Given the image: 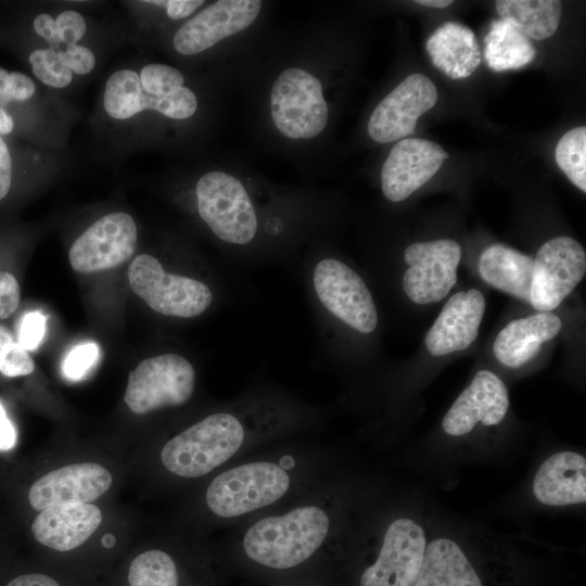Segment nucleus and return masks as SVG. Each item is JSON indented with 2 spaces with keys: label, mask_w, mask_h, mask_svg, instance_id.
Returning a JSON list of instances; mask_svg holds the SVG:
<instances>
[{
  "label": "nucleus",
  "mask_w": 586,
  "mask_h": 586,
  "mask_svg": "<svg viewBox=\"0 0 586 586\" xmlns=\"http://www.w3.org/2000/svg\"><path fill=\"white\" fill-rule=\"evenodd\" d=\"M329 525V518L322 509L298 507L284 515L256 522L246 531L243 548L259 564L290 569L306 561L321 546Z\"/></svg>",
  "instance_id": "nucleus-1"
},
{
  "label": "nucleus",
  "mask_w": 586,
  "mask_h": 586,
  "mask_svg": "<svg viewBox=\"0 0 586 586\" xmlns=\"http://www.w3.org/2000/svg\"><path fill=\"white\" fill-rule=\"evenodd\" d=\"M243 438L244 430L237 417L214 413L169 440L161 451V460L178 476H202L231 458Z\"/></svg>",
  "instance_id": "nucleus-2"
},
{
  "label": "nucleus",
  "mask_w": 586,
  "mask_h": 586,
  "mask_svg": "<svg viewBox=\"0 0 586 586\" xmlns=\"http://www.w3.org/2000/svg\"><path fill=\"white\" fill-rule=\"evenodd\" d=\"M290 477L279 464L255 461L216 476L206 491V504L218 517L233 518L279 500Z\"/></svg>",
  "instance_id": "nucleus-3"
},
{
  "label": "nucleus",
  "mask_w": 586,
  "mask_h": 586,
  "mask_svg": "<svg viewBox=\"0 0 586 586\" xmlns=\"http://www.w3.org/2000/svg\"><path fill=\"white\" fill-rule=\"evenodd\" d=\"M201 218L220 240L238 245L250 243L257 231V216L242 182L227 173L203 175L195 187Z\"/></svg>",
  "instance_id": "nucleus-4"
},
{
  "label": "nucleus",
  "mask_w": 586,
  "mask_h": 586,
  "mask_svg": "<svg viewBox=\"0 0 586 586\" xmlns=\"http://www.w3.org/2000/svg\"><path fill=\"white\" fill-rule=\"evenodd\" d=\"M128 280L135 294L165 316L192 318L213 302V293L204 282L165 271L149 254L135 257L128 268Z\"/></svg>",
  "instance_id": "nucleus-5"
},
{
  "label": "nucleus",
  "mask_w": 586,
  "mask_h": 586,
  "mask_svg": "<svg viewBox=\"0 0 586 586\" xmlns=\"http://www.w3.org/2000/svg\"><path fill=\"white\" fill-rule=\"evenodd\" d=\"M270 111L273 124L285 137L318 136L328 120V104L320 80L305 69L286 68L272 85Z\"/></svg>",
  "instance_id": "nucleus-6"
},
{
  "label": "nucleus",
  "mask_w": 586,
  "mask_h": 586,
  "mask_svg": "<svg viewBox=\"0 0 586 586\" xmlns=\"http://www.w3.org/2000/svg\"><path fill=\"white\" fill-rule=\"evenodd\" d=\"M195 386L189 360L166 353L142 360L129 372L124 400L137 415L187 403Z\"/></svg>",
  "instance_id": "nucleus-7"
},
{
  "label": "nucleus",
  "mask_w": 586,
  "mask_h": 586,
  "mask_svg": "<svg viewBox=\"0 0 586 586\" xmlns=\"http://www.w3.org/2000/svg\"><path fill=\"white\" fill-rule=\"evenodd\" d=\"M313 283L320 303L334 317L360 333H371L378 326L372 295L361 277L335 258L319 260Z\"/></svg>",
  "instance_id": "nucleus-8"
},
{
  "label": "nucleus",
  "mask_w": 586,
  "mask_h": 586,
  "mask_svg": "<svg viewBox=\"0 0 586 586\" xmlns=\"http://www.w3.org/2000/svg\"><path fill=\"white\" fill-rule=\"evenodd\" d=\"M533 260L530 304L538 311L557 308L586 271L585 250L570 237L547 241Z\"/></svg>",
  "instance_id": "nucleus-9"
},
{
  "label": "nucleus",
  "mask_w": 586,
  "mask_h": 586,
  "mask_svg": "<svg viewBox=\"0 0 586 586\" xmlns=\"http://www.w3.org/2000/svg\"><path fill=\"white\" fill-rule=\"evenodd\" d=\"M460 258V245L449 239L407 246L404 259L409 267L403 277L406 295L417 304L443 300L457 281Z\"/></svg>",
  "instance_id": "nucleus-10"
},
{
  "label": "nucleus",
  "mask_w": 586,
  "mask_h": 586,
  "mask_svg": "<svg viewBox=\"0 0 586 586\" xmlns=\"http://www.w3.org/2000/svg\"><path fill=\"white\" fill-rule=\"evenodd\" d=\"M137 226L123 212L104 215L86 229L69 250V263L78 272L112 269L135 253Z\"/></svg>",
  "instance_id": "nucleus-11"
},
{
  "label": "nucleus",
  "mask_w": 586,
  "mask_h": 586,
  "mask_svg": "<svg viewBox=\"0 0 586 586\" xmlns=\"http://www.w3.org/2000/svg\"><path fill=\"white\" fill-rule=\"evenodd\" d=\"M436 101L437 90L433 81L423 74H411L373 110L368 133L379 143L405 139L415 131L419 117Z\"/></svg>",
  "instance_id": "nucleus-12"
},
{
  "label": "nucleus",
  "mask_w": 586,
  "mask_h": 586,
  "mask_svg": "<svg viewBox=\"0 0 586 586\" xmlns=\"http://www.w3.org/2000/svg\"><path fill=\"white\" fill-rule=\"evenodd\" d=\"M426 547L423 528L406 518L387 527L377 561L367 568L360 586H412Z\"/></svg>",
  "instance_id": "nucleus-13"
},
{
  "label": "nucleus",
  "mask_w": 586,
  "mask_h": 586,
  "mask_svg": "<svg viewBox=\"0 0 586 586\" xmlns=\"http://www.w3.org/2000/svg\"><path fill=\"white\" fill-rule=\"evenodd\" d=\"M448 157L437 143L405 138L390 151L381 169V188L385 198L400 202L428 182Z\"/></svg>",
  "instance_id": "nucleus-14"
},
{
  "label": "nucleus",
  "mask_w": 586,
  "mask_h": 586,
  "mask_svg": "<svg viewBox=\"0 0 586 586\" xmlns=\"http://www.w3.org/2000/svg\"><path fill=\"white\" fill-rule=\"evenodd\" d=\"M258 0H219L186 22L175 34V50L183 55L198 54L218 41L247 28L258 16Z\"/></svg>",
  "instance_id": "nucleus-15"
},
{
  "label": "nucleus",
  "mask_w": 586,
  "mask_h": 586,
  "mask_svg": "<svg viewBox=\"0 0 586 586\" xmlns=\"http://www.w3.org/2000/svg\"><path fill=\"white\" fill-rule=\"evenodd\" d=\"M103 103L106 113L115 119H128L143 110L156 111L174 119H186L198 107L194 92L187 87L167 95L146 94L139 74L131 69H120L109 77Z\"/></svg>",
  "instance_id": "nucleus-16"
},
{
  "label": "nucleus",
  "mask_w": 586,
  "mask_h": 586,
  "mask_svg": "<svg viewBox=\"0 0 586 586\" xmlns=\"http://www.w3.org/2000/svg\"><path fill=\"white\" fill-rule=\"evenodd\" d=\"M112 481L103 466L73 463L38 479L29 488L28 501L37 511L63 504L90 502L102 496Z\"/></svg>",
  "instance_id": "nucleus-17"
},
{
  "label": "nucleus",
  "mask_w": 586,
  "mask_h": 586,
  "mask_svg": "<svg viewBox=\"0 0 586 586\" xmlns=\"http://www.w3.org/2000/svg\"><path fill=\"white\" fill-rule=\"evenodd\" d=\"M509 407L508 391L492 371H479L470 385L457 397L442 425L451 436H461L479 423L495 425L502 421Z\"/></svg>",
  "instance_id": "nucleus-18"
},
{
  "label": "nucleus",
  "mask_w": 586,
  "mask_h": 586,
  "mask_svg": "<svg viewBox=\"0 0 586 586\" xmlns=\"http://www.w3.org/2000/svg\"><path fill=\"white\" fill-rule=\"evenodd\" d=\"M485 311L483 294L471 289L453 295L425 335L433 356H444L469 347L477 337Z\"/></svg>",
  "instance_id": "nucleus-19"
},
{
  "label": "nucleus",
  "mask_w": 586,
  "mask_h": 586,
  "mask_svg": "<svg viewBox=\"0 0 586 586\" xmlns=\"http://www.w3.org/2000/svg\"><path fill=\"white\" fill-rule=\"evenodd\" d=\"M101 510L92 504H63L39 512L31 523L37 542L58 551L82 545L100 526Z\"/></svg>",
  "instance_id": "nucleus-20"
},
{
  "label": "nucleus",
  "mask_w": 586,
  "mask_h": 586,
  "mask_svg": "<svg viewBox=\"0 0 586 586\" xmlns=\"http://www.w3.org/2000/svg\"><path fill=\"white\" fill-rule=\"evenodd\" d=\"M533 493L538 501L548 506L585 502V457L564 450L547 458L535 474Z\"/></svg>",
  "instance_id": "nucleus-21"
},
{
  "label": "nucleus",
  "mask_w": 586,
  "mask_h": 586,
  "mask_svg": "<svg viewBox=\"0 0 586 586\" xmlns=\"http://www.w3.org/2000/svg\"><path fill=\"white\" fill-rule=\"evenodd\" d=\"M561 328V319L550 311L514 319L496 336L494 355L502 365L518 368L534 358L542 345L558 335Z\"/></svg>",
  "instance_id": "nucleus-22"
},
{
  "label": "nucleus",
  "mask_w": 586,
  "mask_h": 586,
  "mask_svg": "<svg viewBox=\"0 0 586 586\" xmlns=\"http://www.w3.org/2000/svg\"><path fill=\"white\" fill-rule=\"evenodd\" d=\"M425 49L434 66L453 79L469 77L481 64L474 33L460 23L447 22L438 27Z\"/></svg>",
  "instance_id": "nucleus-23"
},
{
  "label": "nucleus",
  "mask_w": 586,
  "mask_h": 586,
  "mask_svg": "<svg viewBox=\"0 0 586 586\" xmlns=\"http://www.w3.org/2000/svg\"><path fill=\"white\" fill-rule=\"evenodd\" d=\"M533 262L531 256L497 243L482 252L479 272L495 289L530 303Z\"/></svg>",
  "instance_id": "nucleus-24"
},
{
  "label": "nucleus",
  "mask_w": 586,
  "mask_h": 586,
  "mask_svg": "<svg viewBox=\"0 0 586 586\" xmlns=\"http://www.w3.org/2000/svg\"><path fill=\"white\" fill-rule=\"evenodd\" d=\"M412 586H482V583L458 544L440 537L426 545Z\"/></svg>",
  "instance_id": "nucleus-25"
},
{
  "label": "nucleus",
  "mask_w": 586,
  "mask_h": 586,
  "mask_svg": "<svg viewBox=\"0 0 586 586\" xmlns=\"http://www.w3.org/2000/svg\"><path fill=\"white\" fill-rule=\"evenodd\" d=\"M496 11L527 38L544 40L559 27L562 2L558 0H498Z\"/></svg>",
  "instance_id": "nucleus-26"
},
{
  "label": "nucleus",
  "mask_w": 586,
  "mask_h": 586,
  "mask_svg": "<svg viewBox=\"0 0 586 586\" xmlns=\"http://www.w3.org/2000/svg\"><path fill=\"white\" fill-rule=\"evenodd\" d=\"M484 42L485 61L495 72L521 68L530 64L537 54L530 38L501 18L493 21Z\"/></svg>",
  "instance_id": "nucleus-27"
},
{
  "label": "nucleus",
  "mask_w": 586,
  "mask_h": 586,
  "mask_svg": "<svg viewBox=\"0 0 586 586\" xmlns=\"http://www.w3.org/2000/svg\"><path fill=\"white\" fill-rule=\"evenodd\" d=\"M127 579L129 586H179L174 560L157 549L137 556L129 565Z\"/></svg>",
  "instance_id": "nucleus-28"
},
{
  "label": "nucleus",
  "mask_w": 586,
  "mask_h": 586,
  "mask_svg": "<svg viewBox=\"0 0 586 586\" xmlns=\"http://www.w3.org/2000/svg\"><path fill=\"white\" fill-rule=\"evenodd\" d=\"M555 158L570 181L586 192V127L565 132L557 143Z\"/></svg>",
  "instance_id": "nucleus-29"
},
{
  "label": "nucleus",
  "mask_w": 586,
  "mask_h": 586,
  "mask_svg": "<svg viewBox=\"0 0 586 586\" xmlns=\"http://www.w3.org/2000/svg\"><path fill=\"white\" fill-rule=\"evenodd\" d=\"M29 63L34 75L50 87L64 88L72 81L73 73L51 48L33 51Z\"/></svg>",
  "instance_id": "nucleus-30"
},
{
  "label": "nucleus",
  "mask_w": 586,
  "mask_h": 586,
  "mask_svg": "<svg viewBox=\"0 0 586 586\" xmlns=\"http://www.w3.org/2000/svg\"><path fill=\"white\" fill-rule=\"evenodd\" d=\"M143 91L151 95H167L183 87L184 78L175 67L165 64H148L139 74Z\"/></svg>",
  "instance_id": "nucleus-31"
},
{
  "label": "nucleus",
  "mask_w": 586,
  "mask_h": 586,
  "mask_svg": "<svg viewBox=\"0 0 586 586\" xmlns=\"http://www.w3.org/2000/svg\"><path fill=\"white\" fill-rule=\"evenodd\" d=\"M99 357L100 348L95 343H79L65 356L62 362V372L66 379L78 381L90 372Z\"/></svg>",
  "instance_id": "nucleus-32"
},
{
  "label": "nucleus",
  "mask_w": 586,
  "mask_h": 586,
  "mask_svg": "<svg viewBox=\"0 0 586 586\" xmlns=\"http://www.w3.org/2000/svg\"><path fill=\"white\" fill-rule=\"evenodd\" d=\"M46 316L38 310L26 313L18 327L17 343L26 351L39 346L46 334Z\"/></svg>",
  "instance_id": "nucleus-33"
},
{
  "label": "nucleus",
  "mask_w": 586,
  "mask_h": 586,
  "mask_svg": "<svg viewBox=\"0 0 586 586\" xmlns=\"http://www.w3.org/2000/svg\"><path fill=\"white\" fill-rule=\"evenodd\" d=\"M56 34L62 43H77L86 33V22L82 15L73 10L60 13L55 20Z\"/></svg>",
  "instance_id": "nucleus-34"
},
{
  "label": "nucleus",
  "mask_w": 586,
  "mask_h": 586,
  "mask_svg": "<svg viewBox=\"0 0 586 586\" xmlns=\"http://www.w3.org/2000/svg\"><path fill=\"white\" fill-rule=\"evenodd\" d=\"M58 53L62 62L72 73L86 75L94 67V54L85 46L78 43L67 44L64 50H61Z\"/></svg>",
  "instance_id": "nucleus-35"
},
{
  "label": "nucleus",
  "mask_w": 586,
  "mask_h": 586,
  "mask_svg": "<svg viewBox=\"0 0 586 586\" xmlns=\"http://www.w3.org/2000/svg\"><path fill=\"white\" fill-rule=\"evenodd\" d=\"M20 285L16 278L7 271H0V319L10 317L20 304Z\"/></svg>",
  "instance_id": "nucleus-36"
},
{
  "label": "nucleus",
  "mask_w": 586,
  "mask_h": 586,
  "mask_svg": "<svg viewBox=\"0 0 586 586\" xmlns=\"http://www.w3.org/2000/svg\"><path fill=\"white\" fill-rule=\"evenodd\" d=\"M35 93L34 81L25 74L12 72L9 76V95L11 101H26Z\"/></svg>",
  "instance_id": "nucleus-37"
},
{
  "label": "nucleus",
  "mask_w": 586,
  "mask_h": 586,
  "mask_svg": "<svg viewBox=\"0 0 586 586\" xmlns=\"http://www.w3.org/2000/svg\"><path fill=\"white\" fill-rule=\"evenodd\" d=\"M33 26L35 31L50 44L51 49L56 52L61 51L62 42L56 34L55 20L51 15L48 13L37 15Z\"/></svg>",
  "instance_id": "nucleus-38"
},
{
  "label": "nucleus",
  "mask_w": 586,
  "mask_h": 586,
  "mask_svg": "<svg viewBox=\"0 0 586 586\" xmlns=\"http://www.w3.org/2000/svg\"><path fill=\"white\" fill-rule=\"evenodd\" d=\"M146 2L164 7L166 9L167 15L173 20H180L189 16L204 3L203 0H162Z\"/></svg>",
  "instance_id": "nucleus-39"
},
{
  "label": "nucleus",
  "mask_w": 586,
  "mask_h": 586,
  "mask_svg": "<svg viewBox=\"0 0 586 586\" xmlns=\"http://www.w3.org/2000/svg\"><path fill=\"white\" fill-rule=\"evenodd\" d=\"M12 180V162L9 149L0 137V200L9 192Z\"/></svg>",
  "instance_id": "nucleus-40"
},
{
  "label": "nucleus",
  "mask_w": 586,
  "mask_h": 586,
  "mask_svg": "<svg viewBox=\"0 0 586 586\" xmlns=\"http://www.w3.org/2000/svg\"><path fill=\"white\" fill-rule=\"evenodd\" d=\"M16 431L0 403V450L8 451L16 444Z\"/></svg>",
  "instance_id": "nucleus-41"
},
{
  "label": "nucleus",
  "mask_w": 586,
  "mask_h": 586,
  "mask_svg": "<svg viewBox=\"0 0 586 586\" xmlns=\"http://www.w3.org/2000/svg\"><path fill=\"white\" fill-rule=\"evenodd\" d=\"M7 586H60V584L46 574L28 573L15 577Z\"/></svg>",
  "instance_id": "nucleus-42"
},
{
  "label": "nucleus",
  "mask_w": 586,
  "mask_h": 586,
  "mask_svg": "<svg viewBox=\"0 0 586 586\" xmlns=\"http://www.w3.org/2000/svg\"><path fill=\"white\" fill-rule=\"evenodd\" d=\"M15 343L14 336L9 329L0 324V362Z\"/></svg>",
  "instance_id": "nucleus-43"
},
{
  "label": "nucleus",
  "mask_w": 586,
  "mask_h": 586,
  "mask_svg": "<svg viewBox=\"0 0 586 586\" xmlns=\"http://www.w3.org/2000/svg\"><path fill=\"white\" fill-rule=\"evenodd\" d=\"M9 76L10 73L0 67V105L2 107L11 102L9 95Z\"/></svg>",
  "instance_id": "nucleus-44"
},
{
  "label": "nucleus",
  "mask_w": 586,
  "mask_h": 586,
  "mask_svg": "<svg viewBox=\"0 0 586 586\" xmlns=\"http://www.w3.org/2000/svg\"><path fill=\"white\" fill-rule=\"evenodd\" d=\"M14 123L4 109L0 105V135H8L13 130Z\"/></svg>",
  "instance_id": "nucleus-45"
},
{
  "label": "nucleus",
  "mask_w": 586,
  "mask_h": 586,
  "mask_svg": "<svg viewBox=\"0 0 586 586\" xmlns=\"http://www.w3.org/2000/svg\"><path fill=\"white\" fill-rule=\"evenodd\" d=\"M415 2L423 7L437 8V9L447 8L450 4H453V1L450 0H417Z\"/></svg>",
  "instance_id": "nucleus-46"
},
{
  "label": "nucleus",
  "mask_w": 586,
  "mask_h": 586,
  "mask_svg": "<svg viewBox=\"0 0 586 586\" xmlns=\"http://www.w3.org/2000/svg\"><path fill=\"white\" fill-rule=\"evenodd\" d=\"M116 543V538L113 534H105L101 539V544L105 548H112Z\"/></svg>",
  "instance_id": "nucleus-47"
},
{
  "label": "nucleus",
  "mask_w": 586,
  "mask_h": 586,
  "mask_svg": "<svg viewBox=\"0 0 586 586\" xmlns=\"http://www.w3.org/2000/svg\"><path fill=\"white\" fill-rule=\"evenodd\" d=\"M294 464V460L290 457V456H286V457H283L281 459V468H291L292 466Z\"/></svg>",
  "instance_id": "nucleus-48"
}]
</instances>
